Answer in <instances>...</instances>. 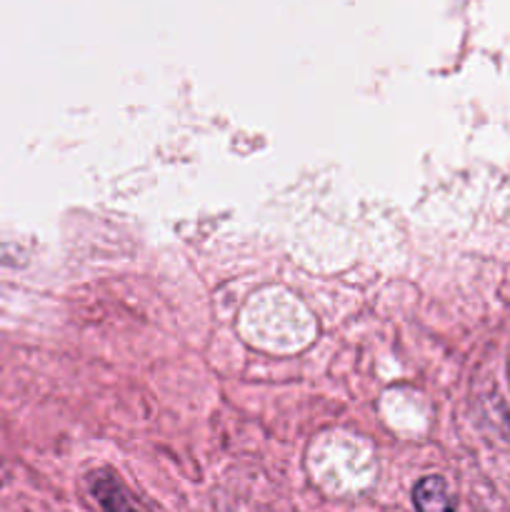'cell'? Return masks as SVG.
<instances>
[{"label": "cell", "mask_w": 510, "mask_h": 512, "mask_svg": "<svg viewBox=\"0 0 510 512\" xmlns=\"http://www.w3.org/2000/svg\"><path fill=\"white\" fill-rule=\"evenodd\" d=\"M413 505L418 512H455V500L440 475H425L413 488Z\"/></svg>", "instance_id": "cell-1"}, {"label": "cell", "mask_w": 510, "mask_h": 512, "mask_svg": "<svg viewBox=\"0 0 510 512\" xmlns=\"http://www.w3.org/2000/svg\"><path fill=\"white\" fill-rule=\"evenodd\" d=\"M90 493H93V498L98 500L100 508L105 512H138L133 508V503H130L123 485H120L110 473L90 475Z\"/></svg>", "instance_id": "cell-2"}]
</instances>
